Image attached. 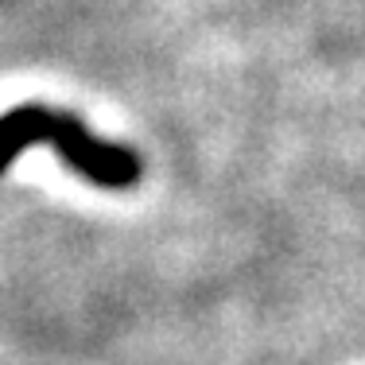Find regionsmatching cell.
I'll use <instances>...</instances> for the list:
<instances>
[{"mask_svg":"<svg viewBox=\"0 0 365 365\" xmlns=\"http://www.w3.org/2000/svg\"><path fill=\"white\" fill-rule=\"evenodd\" d=\"M31 144H51L55 155L86 182L101 190H133L144 175V163L133 148L93 136L74 113L51 106H16L0 113V175Z\"/></svg>","mask_w":365,"mask_h":365,"instance_id":"obj_1","label":"cell"}]
</instances>
